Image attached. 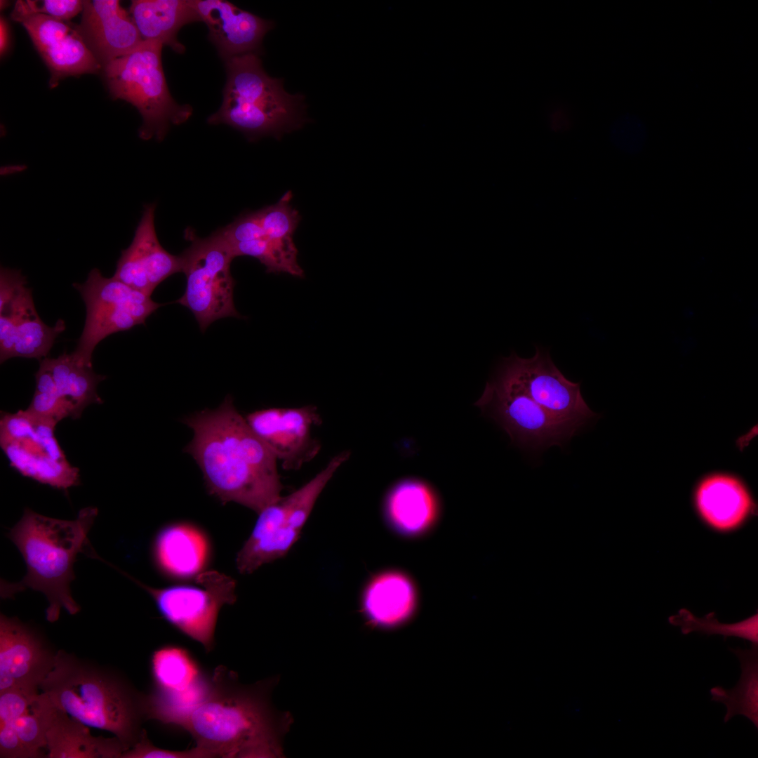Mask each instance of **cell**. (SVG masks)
I'll use <instances>...</instances> for the list:
<instances>
[{"mask_svg": "<svg viewBox=\"0 0 758 758\" xmlns=\"http://www.w3.org/2000/svg\"><path fill=\"white\" fill-rule=\"evenodd\" d=\"M56 653L35 628L1 614L0 692L18 689L39 693Z\"/></svg>", "mask_w": 758, "mask_h": 758, "instance_id": "e0dca14e", "label": "cell"}, {"mask_svg": "<svg viewBox=\"0 0 758 758\" xmlns=\"http://www.w3.org/2000/svg\"><path fill=\"white\" fill-rule=\"evenodd\" d=\"M350 456L348 451L335 456L310 481L258 513L251 536L237 555L241 573H251L286 554L298 540L320 493Z\"/></svg>", "mask_w": 758, "mask_h": 758, "instance_id": "52a82bcc", "label": "cell"}, {"mask_svg": "<svg viewBox=\"0 0 758 758\" xmlns=\"http://www.w3.org/2000/svg\"><path fill=\"white\" fill-rule=\"evenodd\" d=\"M225 61L222 102L208 118L209 124H227L254 141L265 135L279 139L307 121L303 95L287 93L281 79L265 72L256 53Z\"/></svg>", "mask_w": 758, "mask_h": 758, "instance_id": "5b68a950", "label": "cell"}, {"mask_svg": "<svg viewBox=\"0 0 758 758\" xmlns=\"http://www.w3.org/2000/svg\"><path fill=\"white\" fill-rule=\"evenodd\" d=\"M190 245L180 255L186 276L184 294L177 302L190 310L201 331L225 317L241 318L234 302L230 265L235 258L220 229L206 238L187 230Z\"/></svg>", "mask_w": 758, "mask_h": 758, "instance_id": "ba28073f", "label": "cell"}, {"mask_svg": "<svg viewBox=\"0 0 758 758\" xmlns=\"http://www.w3.org/2000/svg\"><path fill=\"white\" fill-rule=\"evenodd\" d=\"M128 577L150 594L171 625L201 644L207 653L213 650L218 613L237 599L233 578L216 571H204L194 578V584L154 588Z\"/></svg>", "mask_w": 758, "mask_h": 758, "instance_id": "7c38bea8", "label": "cell"}, {"mask_svg": "<svg viewBox=\"0 0 758 758\" xmlns=\"http://www.w3.org/2000/svg\"><path fill=\"white\" fill-rule=\"evenodd\" d=\"M19 270L0 271V361L13 357H47L56 338L65 329L58 319L48 326L39 317L32 290Z\"/></svg>", "mask_w": 758, "mask_h": 758, "instance_id": "5bb4252c", "label": "cell"}, {"mask_svg": "<svg viewBox=\"0 0 758 758\" xmlns=\"http://www.w3.org/2000/svg\"><path fill=\"white\" fill-rule=\"evenodd\" d=\"M669 623L681 628V633L687 634L698 632L712 634H721L724 639L728 637H736L747 639L752 644L758 645V614L735 623H722L715 618L714 612L706 614L703 618H698L689 610L681 609L677 614L668 618Z\"/></svg>", "mask_w": 758, "mask_h": 758, "instance_id": "f546056e", "label": "cell"}, {"mask_svg": "<svg viewBox=\"0 0 758 758\" xmlns=\"http://www.w3.org/2000/svg\"><path fill=\"white\" fill-rule=\"evenodd\" d=\"M644 128L639 121L630 119H621L615 124L613 135L614 142L621 148L633 149L630 137L641 146L644 140Z\"/></svg>", "mask_w": 758, "mask_h": 758, "instance_id": "74e56055", "label": "cell"}, {"mask_svg": "<svg viewBox=\"0 0 758 758\" xmlns=\"http://www.w3.org/2000/svg\"><path fill=\"white\" fill-rule=\"evenodd\" d=\"M292 197V192L288 191L277 203L264 207L258 212L265 238L286 248L296 250L293 234L301 217L290 204Z\"/></svg>", "mask_w": 758, "mask_h": 758, "instance_id": "4dcf8cb0", "label": "cell"}, {"mask_svg": "<svg viewBox=\"0 0 758 758\" xmlns=\"http://www.w3.org/2000/svg\"><path fill=\"white\" fill-rule=\"evenodd\" d=\"M0 2H1V3H0V4H1V9H4V8H6V7H5V6H6V5H8V2H7V1H1Z\"/></svg>", "mask_w": 758, "mask_h": 758, "instance_id": "ab89813d", "label": "cell"}, {"mask_svg": "<svg viewBox=\"0 0 758 758\" xmlns=\"http://www.w3.org/2000/svg\"><path fill=\"white\" fill-rule=\"evenodd\" d=\"M212 675L206 698L183 726L206 758L282 757V740L292 722L277 710L271 693L277 678L246 685L223 665Z\"/></svg>", "mask_w": 758, "mask_h": 758, "instance_id": "7a4b0ae2", "label": "cell"}, {"mask_svg": "<svg viewBox=\"0 0 758 758\" xmlns=\"http://www.w3.org/2000/svg\"><path fill=\"white\" fill-rule=\"evenodd\" d=\"M34 705L46 727L48 758H121L125 751L116 737L91 735L88 726L54 706L39 693Z\"/></svg>", "mask_w": 758, "mask_h": 758, "instance_id": "7402d4cb", "label": "cell"}, {"mask_svg": "<svg viewBox=\"0 0 758 758\" xmlns=\"http://www.w3.org/2000/svg\"><path fill=\"white\" fill-rule=\"evenodd\" d=\"M73 286L86 307L84 327L73 352L89 364L101 340L145 324L147 318L163 305L112 277H103L97 268L91 270L84 283H74Z\"/></svg>", "mask_w": 758, "mask_h": 758, "instance_id": "8fae6325", "label": "cell"}, {"mask_svg": "<svg viewBox=\"0 0 758 758\" xmlns=\"http://www.w3.org/2000/svg\"><path fill=\"white\" fill-rule=\"evenodd\" d=\"M153 688L147 694L150 719L182 726L206 698L212 685L208 674L188 650L166 645L151 657Z\"/></svg>", "mask_w": 758, "mask_h": 758, "instance_id": "4fadbf2b", "label": "cell"}, {"mask_svg": "<svg viewBox=\"0 0 758 758\" xmlns=\"http://www.w3.org/2000/svg\"><path fill=\"white\" fill-rule=\"evenodd\" d=\"M415 604L412 582L397 571L375 576L368 584L363 597V609L368 619L375 625L384 627H394L408 620Z\"/></svg>", "mask_w": 758, "mask_h": 758, "instance_id": "4316f807", "label": "cell"}, {"mask_svg": "<svg viewBox=\"0 0 758 758\" xmlns=\"http://www.w3.org/2000/svg\"><path fill=\"white\" fill-rule=\"evenodd\" d=\"M9 29L6 19L1 17L0 20V53L2 56L6 53L9 46Z\"/></svg>", "mask_w": 758, "mask_h": 758, "instance_id": "f35d334b", "label": "cell"}, {"mask_svg": "<svg viewBox=\"0 0 758 758\" xmlns=\"http://www.w3.org/2000/svg\"><path fill=\"white\" fill-rule=\"evenodd\" d=\"M740 663L741 674L737 684L731 689L721 686L712 687L710 692L712 700L724 703L726 712L724 722L740 714L750 719L758 729V645L751 649H729Z\"/></svg>", "mask_w": 758, "mask_h": 758, "instance_id": "f1b7e54d", "label": "cell"}, {"mask_svg": "<svg viewBox=\"0 0 758 758\" xmlns=\"http://www.w3.org/2000/svg\"><path fill=\"white\" fill-rule=\"evenodd\" d=\"M98 515V509L81 510L74 520H62L39 514L26 508L20 521L9 531L8 538L25 561L27 572L19 582L1 580L2 599L32 589L44 594L48 606L46 618L53 623L63 609L75 615L80 606L71 594L74 580V564L77 556L86 551L88 533Z\"/></svg>", "mask_w": 758, "mask_h": 758, "instance_id": "277c9868", "label": "cell"}, {"mask_svg": "<svg viewBox=\"0 0 758 758\" xmlns=\"http://www.w3.org/2000/svg\"><path fill=\"white\" fill-rule=\"evenodd\" d=\"M158 41H143L135 49L103 67L111 95L133 105L142 118L139 136L161 141L171 125L185 122L192 114L189 105L171 96L164 73Z\"/></svg>", "mask_w": 758, "mask_h": 758, "instance_id": "8992f818", "label": "cell"}, {"mask_svg": "<svg viewBox=\"0 0 758 758\" xmlns=\"http://www.w3.org/2000/svg\"><path fill=\"white\" fill-rule=\"evenodd\" d=\"M474 405L521 448L562 446L580 429L552 415L498 368Z\"/></svg>", "mask_w": 758, "mask_h": 758, "instance_id": "30bf717a", "label": "cell"}, {"mask_svg": "<svg viewBox=\"0 0 758 758\" xmlns=\"http://www.w3.org/2000/svg\"><path fill=\"white\" fill-rule=\"evenodd\" d=\"M152 552L160 571L175 579L194 578L211 557L209 540L194 524L177 522L163 527L155 536Z\"/></svg>", "mask_w": 758, "mask_h": 758, "instance_id": "603a6c76", "label": "cell"}, {"mask_svg": "<svg viewBox=\"0 0 758 758\" xmlns=\"http://www.w3.org/2000/svg\"><path fill=\"white\" fill-rule=\"evenodd\" d=\"M498 368L538 404L561 421L580 428L597 416L580 392V383L568 380L546 350L536 347L525 359L513 352L503 358Z\"/></svg>", "mask_w": 758, "mask_h": 758, "instance_id": "9a60e30c", "label": "cell"}, {"mask_svg": "<svg viewBox=\"0 0 758 758\" xmlns=\"http://www.w3.org/2000/svg\"><path fill=\"white\" fill-rule=\"evenodd\" d=\"M184 423L194 434L185 451L200 467L210 494L258 514L281 497L277 458L230 395L217 408L195 413Z\"/></svg>", "mask_w": 758, "mask_h": 758, "instance_id": "6da1fadb", "label": "cell"}, {"mask_svg": "<svg viewBox=\"0 0 758 758\" xmlns=\"http://www.w3.org/2000/svg\"><path fill=\"white\" fill-rule=\"evenodd\" d=\"M696 504L702 518L712 528H737L754 511V503L737 478L717 474L704 479L696 492Z\"/></svg>", "mask_w": 758, "mask_h": 758, "instance_id": "cb8c5ba5", "label": "cell"}, {"mask_svg": "<svg viewBox=\"0 0 758 758\" xmlns=\"http://www.w3.org/2000/svg\"><path fill=\"white\" fill-rule=\"evenodd\" d=\"M208 38L224 60L256 53L273 22L225 0H192Z\"/></svg>", "mask_w": 758, "mask_h": 758, "instance_id": "ffe728a7", "label": "cell"}, {"mask_svg": "<svg viewBox=\"0 0 758 758\" xmlns=\"http://www.w3.org/2000/svg\"><path fill=\"white\" fill-rule=\"evenodd\" d=\"M385 512L388 522L398 533L417 536L434 524L439 512V502L429 484L417 479H405L388 492Z\"/></svg>", "mask_w": 758, "mask_h": 758, "instance_id": "d4e9b609", "label": "cell"}, {"mask_svg": "<svg viewBox=\"0 0 758 758\" xmlns=\"http://www.w3.org/2000/svg\"><path fill=\"white\" fill-rule=\"evenodd\" d=\"M56 425L27 409L1 412L0 445L10 465L22 475L67 490L79 484V471L60 446L54 433Z\"/></svg>", "mask_w": 758, "mask_h": 758, "instance_id": "9c48e42d", "label": "cell"}, {"mask_svg": "<svg viewBox=\"0 0 758 758\" xmlns=\"http://www.w3.org/2000/svg\"><path fill=\"white\" fill-rule=\"evenodd\" d=\"M129 13L143 41H158L182 53L178 39L184 25L201 21L192 0H133Z\"/></svg>", "mask_w": 758, "mask_h": 758, "instance_id": "484cf974", "label": "cell"}, {"mask_svg": "<svg viewBox=\"0 0 758 758\" xmlns=\"http://www.w3.org/2000/svg\"><path fill=\"white\" fill-rule=\"evenodd\" d=\"M220 230L230 245L265 237L258 211L241 215Z\"/></svg>", "mask_w": 758, "mask_h": 758, "instance_id": "836d02e7", "label": "cell"}, {"mask_svg": "<svg viewBox=\"0 0 758 758\" xmlns=\"http://www.w3.org/2000/svg\"><path fill=\"white\" fill-rule=\"evenodd\" d=\"M155 204L144 207L130 246L123 250L112 276L149 296L170 276L182 272L180 255L165 250L159 241L154 225Z\"/></svg>", "mask_w": 758, "mask_h": 758, "instance_id": "d6986e66", "label": "cell"}, {"mask_svg": "<svg viewBox=\"0 0 758 758\" xmlns=\"http://www.w3.org/2000/svg\"><path fill=\"white\" fill-rule=\"evenodd\" d=\"M77 28L102 67L143 41L129 12L118 0L84 1Z\"/></svg>", "mask_w": 758, "mask_h": 758, "instance_id": "44dd1931", "label": "cell"}, {"mask_svg": "<svg viewBox=\"0 0 758 758\" xmlns=\"http://www.w3.org/2000/svg\"><path fill=\"white\" fill-rule=\"evenodd\" d=\"M33 703L29 712L11 724L33 758L44 757L46 755L45 750H47L46 727L41 713Z\"/></svg>", "mask_w": 758, "mask_h": 758, "instance_id": "1f68e13d", "label": "cell"}, {"mask_svg": "<svg viewBox=\"0 0 758 758\" xmlns=\"http://www.w3.org/2000/svg\"><path fill=\"white\" fill-rule=\"evenodd\" d=\"M12 20L25 28L51 72L50 86L69 76L96 73L102 66L92 54L77 27L32 11L26 1L18 0Z\"/></svg>", "mask_w": 758, "mask_h": 758, "instance_id": "2e32d148", "label": "cell"}, {"mask_svg": "<svg viewBox=\"0 0 758 758\" xmlns=\"http://www.w3.org/2000/svg\"><path fill=\"white\" fill-rule=\"evenodd\" d=\"M39 693L18 689L1 691L0 724H11L29 712L32 704Z\"/></svg>", "mask_w": 758, "mask_h": 758, "instance_id": "d6a6232c", "label": "cell"}, {"mask_svg": "<svg viewBox=\"0 0 758 758\" xmlns=\"http://www.w3.org/2000/svg\"><path fill=\"white\" fill-rule=\"evenodd\" d=\"M26 2L32 11L65 22L82 12L84 8V1L81 0H27Z\"/></svg>", "mask_w": 758, "mask_h": 758, "instance_id": "d590c367", "label": "cell"}, {"mask_svg": "<svg viewBox=\"0 0 758 758\" xmlns=\"http://www.w3.org/2000/svg\"><path fill=\"white\" fill-rule=\"evenodd\" d=\"M39 366L50 373L56 394L69 406L72 418H79L88 405L103 402L97 392V387L106 376L96 374L92 364L86 362L74 352H65L57 358L46 357L39 360Z\"/></svg>", "mask_w": 758, "mask_h": 758, "instance_id": "83f0119b", "label": "cell"}, {"mask_svg": "<svg viewBox=\"0 0 758 758\" xmlns=\"http://www.w3.org/2000/svg\"><path fill=\"white\" fill-rule=\"evenodd\" d=\"M40 690L54 706L85 725L113 733L125 751L139 740L148 720L147 694L120 672L62 649L57 651Z\"/></svg>", "mask_w": 758, "mask_h": 758, "instance_id": "3957f363", "label": "cell"}, {"mask_svg": "<svg viewBox=\"0 0 758 758\" xmlns=\"http://www.w3.org/2000/svg\"><path fill=\"white\" fill-rule=\"evenodd\" d=\"M121 758H206L197 747L184 751L165 750L154 746L144 729L139 740L129 750L123 752Z\"/></svg>", "mask_w": 758, "mask_h": 758, "instance_id": "e575fe53", "label": "cell"}, {"mask_svg": "<svg viewBox=\"0 0 758 758\" xmlns=\"http://www.w3.org/2000/svg\"><path fill=\"white\" fill-rule=\"evenodd\" d=\"M245 418L285 470L299 469L320 450L319 442L311 435L312 427L321 423L313 405L261 409Z\"/></svg>", "mask_w": 758, "mask_h": 758, "instance_id": "ac0fdd59", "label": "cell"}, {"mask_svg": "<svg viewBox=\"0 0 758 758\" xmlns=\"http://www.w3.org/2000/svg\"><path fill=\"white\" fill-rule=\"evenodd\" d=\"M0 757L33 758L11 724H0Z\"/></svg>", "mask_w": 758, "mask_h": 758, "instance_id": "8d00e7d4", "label": "cell"}]
</instances>
